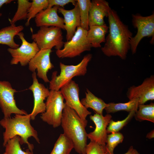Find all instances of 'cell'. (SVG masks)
<instances>
[{"mask_svg": "<svg viewBox=\"0 0 154 154\" xmlns=\"http://www.w3.org/2000/svg\"><path fill=\"white\" fill-rule=\"evenodd\" d=\"M82 105L86 108H91L96 113L103 115V111L107 105L102 99L96 96L89 90L87 89L85 97L80 100Z\"/></svg>", "mask_w": 154, "mask_h": 154, "instance_id": "44dd1931", "label": "cell"}, {"mask_svg": "<svg viewBox=\"0 0 154 154\" xmlns=\"http://www.w3.org/2000/svg\"><path fill=\"white\" fill-rule=\"evenodd\" d=\"M60 90L65 100V104L76 112L86 127V117L92 113L82 105L80 100L78 84L72 80L62 87Z\"/></svg>", "mask_w": 154, "mask_h": 154, "instance_id": "9c48e42d", "label": "cell"}, {"mask_svg": "<svg viewBox=\"0 0 154 154\" xmlns=\"http://www.w3.org/2000/svg\"><path fill=\"white\" fill-rule=\"evenodd\" d=\"M29 9L25 25L28 26L31 20L42 10L48 8V0H33Z\"/></svg>", "mask_w": 154, "mask_h": 154, "instance_id": "4316f807", "label": "cell"}, {"mask_svg": "<svg viewBox=\"0 0 154 154\" xmlns=\"http://www.w3.org/2000/svg\"><path fill=\"white\" fill-rule=\"evenodd\" d=\"M52 51L51 49H49L40 50L28 64L29 70L33 72L37 70V75L45 82H49L47 73L54 67L50 60Z\"/></svg>", "mask_w": 154, "mask_h": 154, "instance_id": "7c38bea8", "label": "cell"}, {"mask_svg": "<svg viewBox=\"0 0 154 154\" xmlns=\"http://www.w3.org/2000/svg\"><path fill=\"white\" fill-rule=\"evenodd\" d=\"M135 112L132 111L129 113L127 116L124 119L114 121L112 119L107 128V133L118 132L125 126L134 116Z\"/></svg>", "mask_w": 154, "mask_h": 154, "instance_id": "f1b7e54d", "label": "cell"}, {"mask_svg": "<svg viewBox=\"0 0 154 154\" xmlns=\"http://www.w3.org/2000/svg\"><path fill=\"white\" fill-rule=\"evenodd\" d=\"M134 116L135 119L139 121H148L154 123V103L139 104Z\"/></svg>", "mask_w": 154, "mask_h": 154, "instance_id": "cb8c5ba5", "label": "cell"}, {"mask_svg": "<svg viewBox=\"0 0 154 154\" xmlns=\"http://www.w3.org/2000/svg\"><path fill=\"white\" fill-rule=\"evenodd\" d=\"M46 110L40 116L42 120L56 128L61 125L63 109L65 103L60 90H50L46 98Z\"/></svg>", "mask_w": 154, "mask_h": 154, "instance_id": "5b68a950", "label": "cell"}, {"mask_svg": "<svg viewBox=\"0 0 154 154\" xmlns=\"http://www.w3.org/2000/svg\"><path fill=\"white\" fill-rule=\"evenodd\" d=\"M123 154H139V153L135 149L133 148V146H131L129 147L127 151Z\"/></svg>", "mask_w": 154, "mask_h": 154, "instance_id": "d6a6232c", "label": "cell"}, {"mask_svg": "<svg viewBox=\"0 0 154 154\" xmlns=\"http://www.w3.org/2000/svg\"><path fill=\"white\" fill-rule=\"evenodd\" d=\"M146 137L149 139H151L154 137V130H152L147 135Z\"/></svg>", "mask_w": 154, "mask_h": 154, "instance_id": "e575fe53", "label": "cell"}, {"mask_svg": "<svg viewBox=\"0 0 154 154\" xmlns=\"http://www.w3.org/2000/svg\"><path fill=\"white\" fill-rule=\"evenodd\" d=\"M126 95L129 100L138 98L139 104H144L148 101L154 100V75L145 79L140 85H133L128 88Z\"/></svg>", "mask_w": 154, "mask_h": 154, "instance_id": "5bb4252c", "label": "cell"}, {"mask_svg": "<svg viewBox=\"0 0 154 154\" xmlns=\"http://www.w3.org/2000/svg\"><path fill=\"white\" fill-rule=\"evenodd\" d=\"M12 0H0V9L4 4L10 3L13 1ZM2 15V14L0 13V17Z\"/></svg>", "mask_w": 154, "mask_h": 154, "instance_id": "836d02e7", "label": "cell"}, {"mask_svg": "<svg viewBox=\"0 0 154 154\" xmlns=\"http://www.w3.org/2000/svg\"><path fill=\"white\" fill-rule=\"evenodd\" d=\"M87 31L80 26L78 27L71 39L64 42L63 48L56 50L57 56L61 58H72L90 51L92 47L87 38Z\"/></svg>", "mask_w": 154, "mask_h": 154, "instance_id": "8992f818", "label": "cell"}, {"mask_svg": "<svg viewBox=\"0 0 154 154\" xmlns=\"http://www.w3.org/2000/svg\"><path fill=\"white\" fill-rule=\"evenodd\" d=\"M48 8L57 6L64 8V6L70 3L75 6L76 4L77 0H48Z\"/></svg>", "mask_w": 154, "mask_h": 154, "instance_id": "1f68e13d", "label": "cell"}, {"mask_svg": "<svg viewBox=\"0 0 154 154\" xmlns=\"http://www.w3.org/2000/svg\"><path fill=\"white\" fill-rule=\"evenodd\" d=\"M20 137L16 136L9 140L4 147L6 154H33L28 149L23 150L20 145Z\"/></svg>", "mask_w": 154, "mask_h": 154, "instance_id": "83f0119b", "label": "cell"}, {"mask_svg": "<svg viewBox=\"0 0 154 154\" xmlns=\"http://www.w3.org/2000/svg\"><path fill=\"white\" fill-rule=\"evenodd\" d=\"M60 125L63 133L73 143L76 152L83 154L88 139V133L85 129L86 126L76 112L65 103Z\"/></svg>", "mask_w": 154, "mask_h": 154, "instance_id": "3957f363", "label": "cell"}, {"mask_svg": "<svg viewBox=\"0 0 154 154\" xmlns=\"http://www.w3.org/2000/svg\"><path fill=\"white\" fill-rule=\"evenodd\" d=\"M133 25L137 29L136 35L130 40V49L133 54L135 53L141 41L145 37H152L151 43H153L154 38V13L143 16L139 14L132 15Z\"/></svg>", "mask_w": 154, "mask_h": 154, "instance_id": "52a82bcc", "label": "cell"}, {"mask_svg": "<svg viewBox=\"0 0 154 154\" xmlns=\"http://www.w3.org/2000/svg\"><path fill=\"white\" fill-rule=\"evenodd\" d=\"M92 56L88 54L84 56L81 61L76 65H67L60 62V73L57 75V72H53L51 79L49 82L50 90L59 91L64 85L72 80L75 76H84L86 74L87 67Z\"/></svg>", "mask_w": 154, "mask_h": 154, "instance_id": "277c9868", "label": "cell"}, {"mask_svg": "<svg viewBox=\"0 0 154 154\" xmlns=\"http://www.w3.org/2000/svg\"><path fill=\"white\" fill-rule=\"evenodd\" d=\"M81 20L80 27L88 31L89 29V18L91 1L90 0H77Z\"/></svg>", "mask_w": 154, "mask_h": 154, "instance_id": "d4e9b609", "label": "cell"}, {"mask_svg": "<svg viewBox=\"0 0 154 154\" xmlns=\"http://www.w3.org/2000/svg\"><path fill=\"white\" fill-rule=\"evenodd\" d=\"M108 18L109 33L102 51L107 56H117L125 60L130 49V40L133 33L114 10L111 9Z\"/></svg>", "mask_w": 154, "mask_h": 154, "instance_id": "6da1fadb", "label": "cell"}, {"mask_svg": "<svg viewBox=\"0 0 154 154\" xmlns=\"http://www.w3.org/2000/svg\"><path fill=\"white\" fill-rule=\"evenodd\" d=\"M59 7L54 6L47 8L37 15L35 17L36 26H54L64 30L63 18L58 14Z\"/></svg>", "mask_w": 154, "mask_h": 154, "instance_id": "2e32d148", "label": "cell"}, {"mask_svg": "<svg viewBox=\"0 0 154 154\" xmlns=\"http://www.w3.org/2000/svg\"><path fill=\"white\" fill-rule=\"evenodd\" d=\"M24 29L23 25L16 26L15 24H12L0 29V44L7 45L12 48H17L19 45L15 42L14 38Z\"/></svg>", "mask_w": 154, "mask_h": 154, "instance_id": "ffe728a7", "label": "cell"}, {"mask_svg": "<svg viewBox=\"0 0 154 154\" xmlns=\"http://www.w3.org/2000/svg\"><path fill=\"white\" fill-rule=\"evenodd\" d=\"M139 105V99L136 98L124 103H109L107 104L105 109L107 114L114 113L120 111H125L129 113L132 111L136 112L138 109Z\"/></svg>", "mask_w": 154, "mask_h": 154, "instance_id": "7402d4cb", "label": "cell"}, {"mask_svg": "<svg viewBox=\"0 0 154 154\" xmlns=\"http://www.w3.org/2000/svg\"><path fill=\"white\" fill-rule=\"evenodd\" d=\"M58 11L64 17V30L66 31L67 41L70 40L75 33L78 27L80 26L81 20L79 7L77 2L74 7L66 10L59 7Z\"/></svg>", "mask_w": 154, "mask_h": 154, "instance_id": "e0dca14e", "label": "cell"}, {"mask_svg": "<svg viewBox=\"0 0 154 154\" xmlns=\"http://www.w3.org/2000/svg\"><path fill=\"white\" fill-rule=\"evenodd\" d=\"M33 83L28 89L33 92L34 105L31 114V120H34L38 114L44 113L46 110V104L44 101L48 97L50 91L44 84L39 83L37 77L36 73L33 72Z\"/></svg>", "mask_w": 154, "mask_h": 154, "instance_id": "4fadbf2b", "label": "cell"}, {"mask_svg": "<svg viewBox=\"0 0 154 154\" xmlns=\"http://www.w3.org/2000/svg\"><path fill=\"white\" fill-rule=\"evenodd\" d=\"M108 2L104 0H92L90 8L89 25H102L106 24L105 17H108L111 9Z\"/></svg>", "mask_w": 154, "mask_h": 154, "instance_id": "ac0fdd59", "label": "cell"}, {"mask_svg": "<svg viewBox=\"0 0 154 154\" xmlns=\"http://www.w3.org/2000/svg\"><path fill=\"white\" fill-rule=\"evenodd\" d=\"M73 148L72 141L64 133L61 134L50 154H69Z\"/></svg>", "mask_w": 154, "mask_h": 154, "instance_id": "603a6c76", "label": "cell"}, {"mask_svg": "<svg viewBox=\"0 0 154 154\" xmlns=\"http://www.w3.org/2000/svg\"><path fill=\"white\" fill-rule=\"evenodd\" d=\"M124 137L121 133H112L107 135L106 147L110 154L114 153L115 148L119 143H122Z\"/></svg>", "mask_w": 154, "mask_h": 154, "instance_id": "f546056e", "label": "cell"}, {"mask_svg": "<svg viewBox=\"0 0 154 154\" xmlns=\"http://www.w3.org/2000/svg\"><path fill=\"white\" fill-rule=\"evenodd\" d=\"M31 114H15L12 118H5L0 121V124L5 129L3 134V146L5 147L7 141L16 136L20 137V144H27L28 149L32 152L34 146L30 143L28 139L33 137L36 141L40 143L37 131L30 123Z\"/></svg>", "mask_w": 154, "mask_h": 154, "instance_id": "7a4b0ae2", "label": "cell"}, {"mask_svg": "<svg viewBox=\"0 0 154 154\" xmlns=\"http://www.w3.org/2000/svg\"><path fill=\"white\" fill-rule=\"evenodd\" d=\"M31 39L37 45L39 49H51L53 47L57 50L63 46L62 29L54 26H42L35 33H33Z\"/></svg>", "mask_w": 154, "mask_h": 154, "instance_id": "ba28073f", "label": "cell"}, {"mask_svg": "<svg viewBox=\"0 0 154 154\" xmlns=\"http://www.w3.org/2000/svg\"><path fill=\"white\" fill-rule=\"evenodd\" d=\"M108 30V27L106 24L102 25L90 26L87 31L86 37L92 47L97 48L101 47V44L105 42L106 35Z\"/></svg>", "mask_w": 154, "mask_h": 154, "instance_id": "d6986e66", "label": "cell"}, {"mask_svg": "<svg viewBox=\"0 0 154 154\" xmlns=\"http://www.w3.org/2000/svg\"><path fill=\"white\" fill-rule=\"evenodd\" d=\"M17 91L8 81H0V108L5 118L11 117L12 114L26 115L27 112L19 109L14 98Z\"/></svg>", "mask_w": 154, "mask_h": 154, "instance_id": "8fae6325", "label": "cell"}, {"mask_svg": "<svg viewBox=\"0 0 154 154\" xmlns=\"http://www.w3.org/2000/svg\"><path fill=\"white\" fill-rule=\"evenodd\" d=\"M17 2V10L10 21L11 24H15L18 21L27 19L28 12L31 3L28 0H18Z\"/></svg>", "mask_w": 154, "mask_h": 154, "instance_id": "484cf974", "label": "cell"}, {"mask_svg": "<svg viewBox=\"0 0 154 154\" xmlns=\"http://www.w3.org/2000/svg\"><path fill=\"white\" fill-rule=\"evenodd\" d=\"M17 36L22 42L21 45L17 48H9L7 49L12 57L10 64L16 65L20 63L21 66H25L29 64L40 49L35 42L27 41L22 32Z\"/></svg>", "mask_w": 154, "mask_h": 154, "instance_id": "30bf717a", "label": "cell"}, {"mask_svg": "<svg viewBox=\"0 0 154 154\" xmlns=\"http://www.w3.org/2000/svg\"><path fill=\"white\" fill-rule=\"evenodd\" d=\"M83 154H110L106 146L90 141L87 144Z\"/></svg>", "mask_w": 154, "mask_h": 154, "instance_id": "4dcf8cb0", "label": "cell"}, {"mask_svg": "<svg viewBox=\"0 0 154 154\" xmlns=\"http://www.w3.org/2000/svg\"><path fill=\"white\" fill-rule=\"evenodd\" d=\"M3 154H6V153L4 152Z\"/></svg>", "mask_w": 154, "mask_h": 154, "instance_id": "d590c367", "label": "cell"}, {"mask_svg": "<svg viewBox=\"0 0 154 154\" xmlns=\"http://www.w3.org/2000/svg\"><path fill=\"white\" fill-rule=\"evenodd\" d=\"M95 125L94 130L87 134L88 138L90 141L104 146H106L107 133V128L112 116L110 114L105 116L96 113L90 117Z\"/></svg>", "mask_w": 154, "mask_h": 154, "instance_id": "9a60e30c", "label": "cell"}]
</instances>
